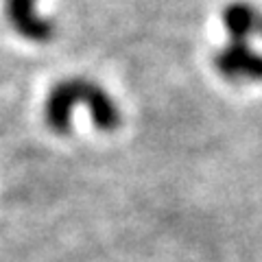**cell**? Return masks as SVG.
Here are the masks:
<instances>
[{
	"label": "cell",
	"mask_w": 262,
	"mask_h": 262,
	"mask_svg": "<svg viewBox=\"0 0 262 262\" xmlns=\"http://www.w3.org/2000/svg\"><path fill=\"white\" fill-rule=\"evenodd\" d=\"M77 105L90 110L94 125L101 131H114L120 125V112L105 90L88 79L59 81L46 96L44 118L55 134H68L70 118Z\"/></svg>",
	"instance_id": "1"
},
{
	"label": "cell",
	"mask_w": 262,
	"mask_h": 262,
	"mask_svg": "<svg viewBox=\"0 0 262 262\" xmlns=\"http://www.w3.org/2000/svg\"><path fill=\"white\" fill-rule=\"evenodd\" d=\"M216 68L227 79L262 81V55L256 53L247 42H232L216 55Z\"/></svg>",
	"instance_id": "2"
},
{
	"label": "cell",
	"mask_w": 262,
	"mask_h": 262,
	"mask_svg": "<svg viewBox=\"0 0 262 262\" xmlns=\"http://www.w3.org/2000/svg\"><path fill=\"white\" fill-rule=\"evenodd\" d=\"M7 18L13 31L29 42H48L55 33L53 22L39 15L37 0H7Z\"/></svg>",
	"instance_id": "3"
},
{
	"label": "cell",
	"mask_w": 262,
	"mask_h": 262,
	"mask_svg": "<svg viewBox=\"0 0 262 262\" xmlns=\"http://www.w3.org/2000/svg\"><path fill=\"white\" fill-rule=\"evenodd\" d=\"M223 24L232 35V42H247L253 31H258L260 15L247 3H232L223 9Z\"/></svg>",
	"instance_id": "4"
},
{
	"label": "cell",
	"mask_w": 262,
	"mask_h": 262,
	"mask_svg": "<svg viewBox=\"0 0 262 262\" xmlns=\"http://www.w3.org/2000/svg\"><path fill=\"white\" fill-rule=\"evenodd\" d=\"M258 33L262 35V18H260V24H258Z\"/></svg>",
	"instance_id": "5"
}]
</instances>
